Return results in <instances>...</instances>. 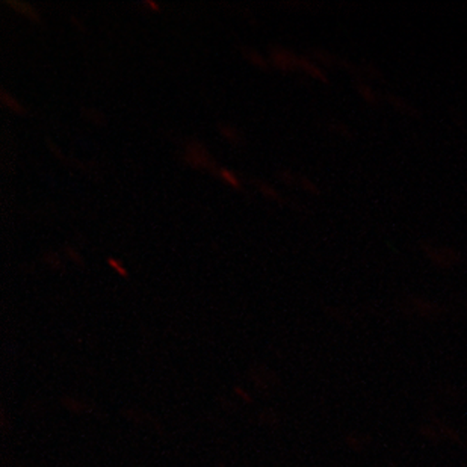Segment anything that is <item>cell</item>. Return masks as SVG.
Returning a JSON list of instances; mask_svg holds the SVG:
<instances>
[{
    "label": "cell",
    "instance_id": "obj_4",
    "mask_svg": "<svg viewBox=\"0 0 467 467\" xmlns=\"http://www.w3.org/2000/svg\"><path fill=\"white\" fill-rule=\"evenodd\" d=\"M109 264H110V265H114V268H115V269H119V273H121V274H126V271H124V269H123V268H121V266H119V264H117V262H115V260H114V259H110V260H109Z\"/></svg>",
    "mask_w": 467,
    "mask_h": 467
},
{
    "label": "cell",
    "instance_id": "obj_2",
    "mask_svg": "<svg viewBox=\"0 0 467 467\" xmlns=\"http://www.w3.org/2000/svg\"><path fill=\"white\" fill-rule=\"evenodd\" d=\"M2 99H4V102L6 103V105L11 106V108H14L16 110H20V106L14 102L13 99L9 98L8 94L5 93V91L2 93Z\"/></svg>",
    "mask_w": 467,
    "mask_h": 467
},
{
    "label": "cell",
    "instance_id": "obj_1",
    "mask_svg": "<svg viewBox=\"0 0 467 467\" xmlns=\"http://www.w3.org/2000/svg\"><path fill=\"white\" fill-rule=\"evenodd\" d=\"M8 4L13 5L14 8L20 9L23 13L31 16L32 18H36V14H34V9L29 5L22 4V2H16V0H8Z\"/></svg>",
    "mask_w": 467,
    "mask_h": 467
},
{
    "label": "cell",
    "instance_id": "obj_3",
    "mask_svg": "<svg viewBox=\"0 0 467 467\" xmlns=\"http://www.w3.org/2000/svg\"><path fill=\"white\" fill-rule=\"evenodd\" d=\"M223 174H224L225 179H227V181H229L230 183H234V185H238V182H236V179H234V177L232 176V174H229V172L227 171L223 172Z\"/></svg>",
    "mask_w": 467,
    "mask_h": 467
},
{
    "label": "cell",
    "instance_id": "obj_5",
    "mask_svg": "<svg viewBox=\"0 0 467 467\" xmlns=\"http://www.w3.org/2000/svg\"><path fill=\"white\" fill-rule=\"evenodd\" d=\"M147 4L150 5V6H153V8H158V5L153 4V2H147Z\"/></svg>",
    "mask_w": 467,
    "mask_h": 467
}]
</instances>
